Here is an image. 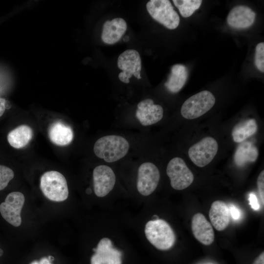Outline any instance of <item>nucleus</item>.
Masks as SVG:
<instances>
[{
  "label": "nucleus",
  "mask_w": 264,
  "mask_h": 264,
  "mask_svg": "<svg viewBox=\"0 0 264 264\" xmlns=\"http://www.w3.org/2000/svg\"><path fill=\"white\" fill-rule=\"evenodd\" d=\"M129 148V142L123 136L109 135L103 136L95 142L93 152L98 157L110 163L124 157Z\"/></svg>",
  "instance_id": "obj_1"
},
{
  "label": "nucleus",
  "mask_w": 264,
  "mask_h": 264,
  "mask_svg": "<svg viewBox=\"0 0 264 264\" xmlns=\"http://www.w3.org/2000/svg\"><path fill=\"white\" fill-rule=\"evenodd\" d=\"M145 234L149 242L161 250L172 248L176 240L175 233L172 227L162 219L148 221L145 227Z\"/></svg>",
  "instance_id": "obj_2"
},
{
  "label": "nucleus",
  "mask_w": 264,
  "mask_h": 264,
  "mask_svg": "<svg viewBox=\"0 0 264 264\" xmlns=\"http://www.w3.org/2000/svg\"><path fill=\"white\" fill-rule=\"evenodd\" d=\"M40 188L48 199L56 202L63 201L68 196V189L65 176L56 171L44 173L40 178Z\"/></svg>",
  "instance_id": "obj_3"
},
{
  "label": "nucleus",
  "mask_w": 264,
  "mask_h": 264,
  "mask_svg": "<svg viewBox=\"0 0 264 264\" xmlns=\"http://www.w3.org/2000/svg\"><path fill=\"white\" fill-rule=\"evenodd\" d=\"M215 103L213 94L209 91L203 90L187 99L183 103L180 112L185 119H196L208 111Z\"/></svg>",
  "instance_id": "obj_4"
},
{
  "label": "nucleus",
  "mask_w": 264,
  "mask_h": 264,
  "mask_svg": "<svg viewBox=\"0 0 264 264\" xmlns=\"http://www.w3.org/2000/svg\"><path fill=\"white\" fill-rule=\"evenodd\" d=\"M151 16L169 29H176L179 25V17L168 0H151L146 4Z\"/></svg>",
  "instance_id": "obj_5"
},
{
  "label": "nucleus",
  "mask_w": 264,
  "mask_h": 264,
  "mask_svg": "<svg viewBox=\"0 0 264 264\" xmlns=\"http://www.w3.org/2000/svg\"><path fill=\"white\" fill-rule=\"evenodd\" d=\"M166 173L172 187L182 190L189 186L194 180V175L184 161L180 157L172 158L168 163Z\"/></svg>",
  "instance_id": "obj_6"
},
{
  "label": "nucleus",
  "mask_w": 264,
  "mask_h": 264,
  "mask_svg": "<svg viewBox=\"0 0 264 264\" xmlns=\"http://www.w3.org/2000/svg\"><path fill=\"white\" fill-rule=\"evenodd\" d=\"M218 150V144L216 140L207 136L192 145L188 150V155L196 165L203 167L211 162Z\"/></svg>",
  "instance_id": "obj_7"
},
{
  "label": "nucleus",
  "mask_w": 264,
  "mask_h": 264,
  "mask_svg": "<svg viewBox=\"0 0 264 264\" xmlns=\"http://www.w3.org/2000/svg\"><path fill=\"white\" fill-rule=\"evenodd\" d=\"M117 66L122 70L118 75V78L124 83L128 84L129 79L132 75L138 79L141 78V60L139 53L136 50L127 49L122 53L117 59Z\"/></svg>",
  "instance_id": "obj_8"
},
{
  "label": "nucleus",
  "mask_w": 264,
  "mask_h": 264,
  "mask_svg": "<svg viewBox=\"0 0 264 264\" xmlns=\"http://www.w3.org/2000/svg\"><path fill=\"white\" fill-rule=\"evenodd\" d=\"M160 177L159 171L154 163L141 164L138 169L136 187L138 192L145 196L151 195L156 189Z\"/></svg>",
  "instance_id": "obj_9"
},
{
  "label": "nucleus",
  "mask_w": 264,
  "mask_h": 264,
  "mask_svg": "<svg viewBox=\"0 0 264 264\" xmlns=\"http://www.w3.org/2000/svg\"><path fill=\"white\" fill-rule=\"evenodd\" d=\"M25 201L22 193L13 192L6 197L4 202L0 204V213L3 218L15 227L22 223L21 213Z\"/></svg>",
  "instance_id": "obj_10"
},
{
  "label": "nucleus",
  "mask_w": 264,
  "mask_h": 264,
  "mask_svg": "<svg viewBox=\"0 0 264 264\" xmlns=\"http://www.w3.org/2000/svg\"><path fill=\"white\" fill-rule=\"evenodd\" d=\"M94 251L90 264H122V252L113 247L109 238H102Z\"/></svg>",
  "instance_id": "obj_11"
},
{
  "label": "nucleus",
  "mask_w": 264,
  "mask_h": 264,
  "mask_svg": "<svg viewBox=\"0 0 264 264\" xmlns=\"http://www.w3.org/2000/svg\"><path fill=\"white\" fill-rule=\"evenodd\" d=\"M93 181L95 195L98 197H104L113 188L116 182V176L110 167L101 165L94 169Z\"/></svg>",
  "instance_id": "obj_12"
},
{
  "label": "nucleus",
  "mask_w": 264,
  "mask_h": 264,
  "mask_svg": "<svg viewBox=\"0 0 264 264\" xmlns=\"http://www.w3.org/2000/svg\"><path fill=\"white\" fill-rule=\"evenodd\" d=\"M135 116L141 125L148 126L160 121L163 116L162 106L154 104L151 99L140 101L137 106Z\"/></svg>",
  "instance_id": "obj_13"
},
{
  "label": "nucleus",
  "mask_w": 264,
  "mask_h": 264,
  "mask_svg": "<svg viewBox=\"0 0 264 264\" xmlns=\"http://www.w3.org/2000/svg\"><path fill=\"white\" fill-rule=\"evenodd\" d=\"M191 228L195 238L201 243L208 245L214 242L215 234L213 227L202 214L198 213L193 216Z\"/></svg>",
  "instance_id": "obj_14"
},
{
  "label": "nucleus",
  "mask_w": 264,
  "mask_h": 264,
  "mask_svg": "<svg viewBox=\"0 0 264 264\" xmlns=\"http://www.w3.org/2000/svg\"><path fill=\"white\" fill-rule=\"evenodd\" d=\"M255 13L244 5H238L232 8L227 17L228 24L235 28H246L251 26L255 20Z\"/></svg>",
  "instance_id": "obj_15"
},
{
  "label": "nucleus",
  "mask_w": 264,
  "mask_h": 264,
  "mask_svg": "<svg viewBox=\"0 0 264 264\" xmlns=\"http://www.w3.org/2000/svg\"><path fill=\"white\" fill-rule=\"evenodd\" d=\"M127 28V23L122 18H116L107 21L103 26L101 39L105 44H114L120 40Z\"/></svg>",
  "instance_id": "obj_16"
},
{
  "label": "nucleus",
  "mask_w": 264,
  "mask_h": 264,
  "mask_svg": "<svg viewBox=\"0 0 264 264\" xmlns=\"http://www.w3.org/2000/svg\"><path fill=\"white\" fill-rule=\"evenodd\" d=\"M209 216L213 226L219 231L224 230L230 222L229 207L222 200L214 201L210 207Z\"/></svg>",
  "instance_id": "obj_17"
},
{
  "label": "nucleus",
  "mask_w": 264,
  "mask_h": 264,
  "mask_svg": "<svg viewBox=\"0 0 264 264\" xmlns=\"http://www.w3.org/2000/svg\"><path fill=\"white\" fill-rule=\"evenodd\" d=\"M48 132L50 141L58 146L68 145L73 139L71 127L61 121H56L50 125Z\"/></svg>",
  "instance_id": "obj_18"
},
{
  "label": "nucleus",
  "mask_w": 264,
  "mask_h": 264,
  "mask_svg": "<svg viewBox=\"0 0 264 264\" xmlns=\"http://www.w3.org/2000/svg\"><path fill=\"white\" fill-rule=\"evenodd\" d=\"M188 72L186 66L181 64L174 65L165 83V86L171 93L178 92L184 86L188 78Z\"/></svg>",
  "instance_id": "obj_19"
},
{
  "label": "nucleus",
  "mask_w": 264,
  "mask_h": 264,
  "mask_svg": "<svg viewBox=\"0 0 264 264\" xmlns=\"http://www.w3.org/2000/svg\"><path fill=\"white\" fill-rule=\"evenodd\" d=\"M32 136V129L26 125H21L9 132L7 140L12 147L20 149L26 146Z\"/></svg>",
  "instance_id": "obj_20"
},
{
  "label": "nucleus",
  "mask_w": 264,
  "mask_h": 264,
  "mask_svg": "<svg viewBox=\"0 0 264 264\" xmlns=\"http://www.w3.org/2000/svg\"><path fill=\"white\" fill-rule=\"evenodd\" d=\"M258 156V150L251 142L245 141L238 147L234 154L236 164L242 166L249 162H254Z\"/></svg>",
  "instance_id": "obj_21"
},
{
  "label": "nucleus",
  "mask_w": 264,
  "mask_h": 264,
  "mask_svg": "<svg viewBox=\"0 0 264 264\" xmlns=\"http://www.w3.org/2000/svg\"><path fill=\"white\" fill-rule=\"evenodd\" d=\"M257 129V124L254 119L242 121L235 125L233 129L232 132L233 139L237 143L243 142L254 134Z\"/></svg>",
  "instance_id": "obj_22"
},
{
  "label": "nucleus",
  "mask_w": 264,
  "mask_h": 264,
  "mask_svg": "<svg viewBox=\"0 0 264 264\" xmlns=\"http://www.w3.org/2000/svg\"><path fill=\"white\" fill-rule=\"evenodd\" d=\"M173 2L184 18L191 16L198 9L202 2L201 0H173Z\"/></svg>",
  "instance_id": "obj_23"
},
{
  "label": "nucleus",
  "mask_w": 264,
  "mask_h": 264,
  "mask_svg": "<svg viewBox=\"0 0 264 264\" xmlns=\"http://www.w3.org/2000/svg\"><path fill=\"white\" fill-rule=\"evenodd\" d=\"M14 176V174L12 169L3 165H0V191L7 186Z\"/></svg>",
  "instance_id": "obj_24"
},
{
  "label": "nucleus",
  "mask_w": 264,
  "mask_h": 264,
  "mask_svg": "<svg viewBox=\"0 0 264 264\" xmlns=\"http://www.w3.org/2000/svg\"><path fill=\"white\" fill-rule=\"evenodd\" d=\"M254 63L256 67L261 72H264V43L257 44L255 48Z\"/></svg>",
  "instance_id": "obj_25"
},
{
  "label": "nucleus",
  "mask_w": 264,
  "mask_h": 264,
  "mask_svg": "<svg viewBox=\"0 0 264 264\" xmlns=\"http://www.w3.org/2000/svg\"><path fill=\"white\" fill-rule=\"evenodd\" d=\"M257 187L260 198L263 205L264 204V171L259 174L257 179Z\"/></svg>",
  "instance_id": "obj_26"
},
{
  "label": "nucleus",
  "mask_w": 264,
  "mask_h": 264,
  "mask_svg": "<svg viewBox=\"0 0 264 264\" xmlns=\"http://www.w3.org/2000/svg\"><path fill=\"white\" fill-rule=\"evenodd\" d=\"M249 200L251 208L255 210H258L259 209L260 206L255 195L251 194L249 196Z\"/></svg>",
  "instance_id": "obj_27"
},
{
  "label": "nucleus",
  "mask_w": 264,
  "mask_h": 264,
  "mask_svg": "<svg viewBox=\"0 0 264 264\" xmlns=\"http://www.w3.org/2000/svg\"><path fill=\"white\" fill-rule=\"evenodd\" d=\"M51 256L43 257L39 261L35 260L32 262L30 264H52L51 262Z\"/></svg>",
  "instance_id": "obj_28"
},
{
  "label": "nucleus",
  "mask_w": 264,
  "mask_h": 264,
  "mask_svg": "<svg viewBox=\"0 0 264 264\" xmlns=\"http://www.w3.org/2000/svg\"><path fill=\"white\" fill-rule=\"evenodd\" d=\"M231 217H232L234 219H238L240 217V214L237 208L234 206H231L229 207Z\"/></svg>",
  "instance_id": "obj_29"
},
{
  "label": "nucleus",
  "mask_w": 264,
  "mask_h": 264,
  "mask_svg": "<svg viewBox=\"0 0 264 264\" xmlns=\"http://www.w3.org/2000/svg\"><path fill=\"white\" fill-rule=\"evenodd\" d=\"M7 104L6 100L3 98H0V117H1L5 111Z\"/></svg>",
  "instance_id": "obj_30"
},
{
  "label": "nucleus",
  "mask_w": 264,
  "mask_h": 264,
  "mask_svg": "<svg viewBox=\"0 0 264 264\" xmlns=\"http://www.w3.org/2000/svg\"><path fill=\"white\" fill-rule=\"evenodd\" d=\"M253 264H264V253H261Z\"/></svg>",
  "instance_id": "obj_31"
},
{
  "label": "nucleus",
  "mask_w": 264,
  "mask_h": 264,
  "mask_svg": "<svg viewBox=\"0 0 264 264\" xmlns=\"http://www.w3.org/2000/svg\"><path fill=\"white\" fill-rule=\"evenodd\" d=\"M91 192V191L90 189H89V190H88V189L87 190V193L88 194H90Z\"/></svg>",
  "instance_id": "obj_32"
},
{
  "label": "nucleus",
  "mask_w": 264,
  "mask_h": 264,
  "mask_svg": "<svg viewBox=\"0 0 264 264\" xmlns=\"http://www.w3.org/2000/svg\"><path fill=\"white\" fill-rule=\"evenodd\" d=\"M2 254V251L0 249V256Z\"/></svg>",
  "instance_id": "obj_33"
}]
</instances>
